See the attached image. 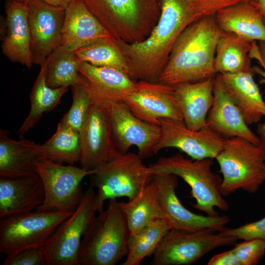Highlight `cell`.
<instances>
[{"label": "cell", "mask_w": 265, "mask_h": 265, "mask_svg": "<svg viewBox=\"0 0 265 265\" xmlns=\"http://www.w3.org/2000/svg\"><path fill=\"white\" fill-rule=\"evenodd\" d=\"M160 14L149 35L128 43L116 40L135 80L158 82L173 47L182 32L202 14L193 0H159Z\"/></svg>", "instance_id": "6da1fadb"}, {"label": "cell", "mask_w": 265, "mask_h": 265, "mask_svg": "<svg viewBox=\"0 0 265 265\" xmlns=\"http://www.w3.org/2000/svg\"><path fill=\"white\" fill-rule=\"evenodd\" d=\"M224 31L214 16H204L189 25L175 42L158 82L170 85L215 78L217 42Z\"/></svg>", "instance_id": "7a4b0ae2"}, {"label": "cell", "mask_w": 265, "mask_h": 265, "mask_svg": "<svg viewBox=\"0 0 265 265\" xmlns=\"http://www.w3.org/2000/svg\"><path fill=\"white\" fill-rule=\"evenodd\" d=\"M131 238L126 218L116 199L93 218L83 236L78 265H114L128 252Z\"/></svg>", "instance_id": "3957f363"}, {"label": "cell", "mask_w": 265, "mask_h": 265, "mask_svg": "<svg viewBox=\"0 0 265 265\" xmlns=\"http://www.w3.org/2000/svg\"><path fill=\"white\" fill-rule=\"evenodd\" d=\"M116 40L128 43L145 39L160 14L159 0H82Z\"/></svg>", "instance_id": "277c9868"}, {"label": "cell", "mask_w": 265, "mask_h": 265, "mask_svg": "<svg viewBox=\"0 0 265 265\" xmlns=\"http://www.w3.org/2000/svg\"><path fill=\"white\" fill-rule=\"evenodd\" d=\"M212 159H194L179 153L161 157L148 167L151 173H167L181 178L190 186L195 200L193 207L209 216H217L215 208L222 211L229 205L222 195L220 187L222 178L212 169Z\"/></svg>", "instance_id": "5b68a950"}, {"label": "cell", "mask_w": 265, "mask_h": 265, "mask_svg": "<svg viewBox=\"0 0 265 265\" xmlns=\"http://www.w3.org/2000/svg\"><path fill=\"white\" fill-rule=\"evenodd\" d=\"M216 159L222 175L224 197L238 190L255 193L265 182V154L259 146L240 137L225 138Z\"/></svg>", "instance_id": "8992f818"}, {"label": "cell", "mask_w": 265, "mask_h": 265, "mask_svg": "<svg viewBox=\"0 0 265 265\" xmlns=\"http://www.w3.org/2000/svg\"><path fill=\"white\" fill-rule=\"evenodd\" d=\"M138 154L119 153L112 160L95 169L91 186L96 187L98 213L104 210L107 200L119 197L132 199L153 179L154 174Z\"/></svg>", "instance_id": "52a82bcc"}, {"label": "cell", "mask_w": 265, "mask_h": 265, "mask_svg": "<svg viewBox=\"0 0 265 265\" xmlns=\"http://www.w3.org/2000/svg\"><path fill=\"white\" fill-rule=\"evenodd\" d=\"M74 211L34 210L0 219V252L13 256L26 249L41 248Z\"/></svg>", "instance_id": "ba28073f"}, {"label": "cell", "mask_w": 265, "mask_h": 265, "mask_svg": "<svg viewBox=\"0 0 265 265\" xmlns=\"http://www.w3.org/2000/svg\"><path fill=\"white\" fill-rule=\"evenodd\" d=\"M96 194L92 187L83 192L73 213L60 224L42 246L47 265H78L83 236L97 212Z\"/></svg>", "instance_id": "9c48e42d"}, {"label": "cell", "mask_w": 265, "mask_h": 265, "mask_svg": "<svg viewBox=\"0 0 265 265\" xmlns=\"http://www.w3.org/2000/svg\"><path fill=\"white\" fill-rule=\"evenodd\" d=\"M237 239L211 229L170 230L153 254L152 265H189L207 253L236 243Z\"/></svg>", "instance_id": "30bf717a"}, {"label": "cell", "mask_w": 265, "mask_h": 265, "mask_svg": "<svg viewBox=\"0 0 265 265\" xmlns=\"http://www.w3.org/2000/svg\"><path fill=\"white\" fill-rule=\"evenodd\" d=\"M94 171L71 164L66 165L49 160H39L37 163V173L43 185L45 199L35 210L74 211L83 194L81 187L82 180L93 174Z\"/></svg>", "instance_id": "8fae6325"}, {"label": "cell", "mask_w": 265, "mask_h": 265, "mask_svg": "<svg viewBox=\"0 0 265 265\" xmlns=\"http://www.w3.org/2000/svg\"><path fill=\"white\" fill-rule=\"evenodd\" d=\"M80 134L79 163L82 168L95 170L120 153L115 144L107 107L93 100Z\"/></svg>", "instance_id": "7c38bea8"}, {"label": "cell", "mask_w": 265, "mask_h": 265, "mask_svg": "<svg viewBox=\"0 0 265 265\" xmlns=\"http://www.w3.org/2000/svg\"><path fill=\"white\" fill-rule=\"evenodd\" d=\"M159 140L154 154L166 148L178 149L194 159H215L225 138L205 126L199 130L188 128L184 120L162 119L159 122Z\"/></svg>", "instance_id": "4fadbf2b"}, {"label": "cell", "mask_w": 265, "mask_h": 265, "mask_svg": "<svg viewBox=\"0 0 265 265\" xmlns=\"http://www.w3.org/2000/svg\"><path fill=\"white\" fill-rule=\"evenodd\" d=\"M159 192V200L163 219L170 230L197 231L211 229L219 232L229 222L226 215H203L193 212L181 203L176 192L178 177L174 174H154Z\"/></svg>", "instance_id": "5bb4252c"}, {"label": "cell", "mask_w": 265, "mask_h": 265, "mask_svg": "<svg viewBox=\"0 0 265 265\" xmlns=\"http://www.w3.org/2000/svg\"><path fill=\"white\" fill-rule=\"evenodd\" d=\"M106 107L115 144L119 152L126 153L131 146H134L142 159L154 154L155 147L161 136L159 125L136 117L123 102L110 104Z\"/></svg>", "instance_id": "9a60e30c"}, {"label": "cell", "mask_w": 265, "mask_h": 265, "mask_svg": "<svg viewBox=\"0 0 265 265\" xmlns=\"http://www.w3.org/2000/svg\"><path fill=\"white\" fill-rule=\"evenodd\" d=\"M27 7L32 62L41 65L60 45L66 9L41 0H28Z\"/></svg>", "instance_id": "2e32d148"}, {"label": "cell", "mask_w": 265, "mask_h": 265, "mask_svg": "<svg viewBox=\"0 0 265 265\" xmlns=\"http://www.w3.org/2000/svg\"><path fill=\"white\" fill-rule=\"evenodd\" d=\"M123 102L134 115L152 124L159 125L162 119L183 120L173 85L137 81L135 90Z\"/></svg>", "instance_id": "e0dca14e"}, {"label": "cell", "mask_w": 265, "mask_h": 265, "mask_svg": "<svg viewBox=\"0 0 265 265\" xmlns=\"http://www.w3.org/2000/svg\"><path fill=\"white\" fill-rule=\"evenodd\" d=\"M77 69L92 100L106 106L123 102L136 88L137 81L115 68L96 66L78 59Z\"/></svg>", "instance_id": "ac0fdd59"}, {"label": "cell", "mask_w": 265, "mask_h": 265, "mask_svg": "<svg viewBox=\"0 0 265 265\" xmlns=\"http://www.w3.org/2000/svg\"><path fill=\"white\" fill-rule=\"evenodd\" d=\"M213 102L206 126L224 138L240 137L259 145V138L248 128L240 109L216 76L213 88Z\"/></svg>", "instance_id": "d6986e66"}, {"label": "cell", "mask_w": 265, "mask_h": 265, "mask_svg": "<svg viewBox=\"0 0 265 265\" xmlns=\"http://www.w3.org/2000/svg\"><path fill=\"white\" fill-rule=\"evenodd\" d=\"M27 1L5 2L6 32L1 39L3 53L13 62L28 68L32 66Z\"/></svg>", "instance_id": "ffe728a7"}, {"label": "cell", "mask_w": 265, "mask_h": 265, "mask_svg": "<svg viewBox=\"0 0 265 265\" xmlns=\"http://www.w3.org/2000/svg\"><path fill=\"white\" fill-rule=\"evenodd\" d=\"M111 37L83 1L76 0L65 9L62 38L58 48L75 52L98 40Z\"/></svg>", "instance_id": "44dd1931"}, {"label": "cell", "mask_w": 265, "mask_h": 265, "mask_svg": "<svg viewBox=\"0 0 265 265\" xmlns=\"http://www.w3.org/2000/svg\"><path fill=\"white\" fill-rule=\"evenodd\" d=\"M45 191L38 174L0 178V219L34 211L43 204Z\"/></svg>", "instance_id": "7402d4cb"}, {"label": "cell", "mask_w": 265, "mask_h": 265, "mask_svg": "<svg viewBox=\"0 0 265 265\" xmlns=\"http://www.w3.org/2000/svg\"><path fill=\"white\" fill-rule=\"evenodd\" d=\"M40 144L20 137L14 140L0 130V178H19L37 174Z\"/></svg>", "instance_id": "603a6c76"}, {"label": "cell", "mask_w": 265, "mask_h": 265, "mask_svg": "<svg viewBox=\"0 0 265 265\" xmlns=\"http://www.w3.org/2000/svg\"><path fill=\"white\" fill-rule=\"evenodd\" d=\"M252 70L216 76L241 112L248 125L258 123L265 113V102L253 79Z\"/></svg>", "instance_id": "cb8c5ba5"}, {"label": "cell", "mask_w": 265, "mask_h": 265, "mask_svg": "<svg viewBox=\"0 0 265 265\" xmlns=\"http://www.w3.org/2000/svg\"><path fill=\"white\" fill-rule=\"evenodd\" d=\"M214 79L174 85L183 120L192 130H200L206 125L208 112L213 102Z\"/></svg>", "instance_id": "d4e9b609"}, {"label": "cell", "mask_w": 265, "mask_h": 265, "mask_svg": "<svg viewBox=\"0 0 265 265\" xmlns=\"http://www.w3.org/2000/svg\"><path fill=\"white\" fill-rule=\"evenodd\" d=\"M214 19L223 31L234 33L251 41L265 42V24L255 2H240L217 11Z\"/></svg>", "instance_id": "484cf974"}, {"label": "cell", "mask_w": 265, "mask_h": 265, "mask_svg": "<svg viewBox=\"0 0 265 265\" xmlns=\"http://www.w3.org/2000/svg\"><path fill=\"white\" fill-rule=\"evenodd\" d=\"M133 236L153 221L163 219L157 184L154 179L128 202H119Z\"/></svg>", "instance_id": "4316f807"}, {"label": "cell", "mask_w": 265, "mask_h": 265, "mask_svg": "<svg viewBox=\"0 0 265 265\" xmlns=\"http://www.w3.org/2000/svg\"><path fill=\"white\" fill-rule=\"evenodd\" d=\"M255 41L224 31L217 43L214 66L217 74H234L253 69L249 53Z\"/></svg>", "instance_id": "83f0119b"}, {"label": "cell", "mask_w": 265, "mask_h": 265, "mask_svg": "<svg viewBox=\"0 0 265 265\" xmlns=\"http://www.w3.org/2000/svg\"><path fill=\"white\" fill-rule=\"evenodd\" d=\"M40 66L39 73L29 95L30 109L29 114L17 132L20 137L34 127L43 113L53 110L60 103L62 97L68 90V87L52 88L48 86L46 79V61Z\"/></svg>", "instance_id": "f1b7e54d"}, {"label": "cell", "mask_w": 265, "mask_h": 265, "mask_svg": "<svg viewBox=\"0 0 265 265\" xmlns=\"http://www.w3.org/2000/svg\"><path fill=\"white\" fill-rule=\"evenodd\" d=\"M80 152V132L60 122L53 136L39 147L40 160L61 164L79 162Z\"/></svg>", "instance_id": "f546056e"}, {"label": "cell", "mask_w": 265, "mask_h": 265, "mask_svg": "<svg viewBox=\"0 0 265 265\" xmlns=\"http://www.w3.org/2000/svg\"><path fill=\"white\" fill-rule=\"evenodd\" d=\"M75 52L81 61L96 66L115 68L130 77L127 60L113 37L98 40Z\"/></svg>", "instance_id": "4dcf8cb0"}, {"label": "cell", "mask_w": 265, "mask_h": 265, "mask_svg": "<svg viewBox=\"0 0 265 265\" xmlns=\"http://www.w3.org/2000/svg\"><path fill=\"white\" fill-rule=\"evenodd\" d=\"M78 58L75 52L56 48L47 57L46 79L52 88L71 86L81 83L82 77L77 69Z\"/></svg>", "instance_id": "1f68e13d"}, {"label": "cell", "mask_w": 265, "mask_h": 265, "mask_svg": "<svg viewBox=\"0 0 265 265\" xmlns=\"http://www.w3.org/2000/svg\"><path fill=\"white\" fill-rule=\"evenodd\" d=\"M170 228L163 219L155 220L136 235L131 236L128 252L122 265H139L153 255Z\"/></svg>", "instance_id": "d6a6232c"}, {"label": "cell", "mask_w": 265, "mask_h": 265, "mask_svg": "<svg viewBox=\"0 0 265 265\" xmlns=\"http://www.w3.org/2000/svg\"><path fill=\"white\" fill-rule=\"evenodd\" d=\"M71 87L73 103L60 122L80 132L88 117L92 99L81 82Z\"/></svg>", "instance_id": "836d02e7"}, {"label": "cell", "mask_w": 265, "mask_h": 265, "mask_svg": "<svg viewBox=\"0 0 265 265\" xmlns=\"http://www.w3.org/2000/svg\"><path fill=\"white\" fill-rule=\"evenodd\" d=\"M240 265H256L265 254V241L259 239L244 240L233 248Z\"/></svg>", "instance_id": "e575fe53"}, {"label": "cell", "mask_w": 265, "mask_h": 265, "mask_svg": "<svg viewBox=\"0 0 265 265\" xmlns=\"http://www.w3.org/2000/svg\"><path fill=\"white\" fill-rule=\"evenodd\" d=\"M222 234L237 239H259L265 241V216L263 218L239 227L231 228L224 227L219 231Z\"/></svg>", "instance_id": "d590c367"}, {"label": "cell", "mask_w": 265, "mask_h": 265, "mask_svg": "<svg viewBox=\"0 0 265 265\" xmlns=\"http://www.w3.org/2000/svg\"><path fill=\"white\" fill-rule=\"evenodd\" d=\"M2 265H47V261L41 248H30L13 256H6Z\"/></svg>", "instance_id": "8d00e7d4"}, {"label": "cell", "mask_w": 265, "mask_h": 265, "mask_svg": "<svg viewBox=\"0 0 265 265\" xmlns=\"http://www.w3.org/2000/svg\"><path fill=\"white\" fill-rule=\"evenodd\" d=\"M249 0H193L203 16H214L219 10Z\"/></svg>", "instance_id": "74e56055"}, {"label": "cell", "mask_w": 265, "mask_h": 265, "mask_svg": "<svg viewBox=\"0 0 265 265\" xmlns=\"http://www.w3.org/2000/svg\"><path fill=\"white\" fill-rule=\"evenodd\" d=\"M208 265H240L233 249L214 255L207 263Z\"/></svg>", "instance_id": "f35d334b"}, {"label": "cell", "mask_w": 265, "mask_h": 265, "mask_svg": "<svg viewBox=\"0 0 265 265\" xmlns=\"http://www.w3.org/2000/svg\"><path fill=\"white\" fill-rule=\"evenodd\" d=\"M250 57L257 59L261 66L265 69V42L259 41V45L254 43L249 54Z\"/></svg>", "instance_id": "ab89813d"}, {"label": "cell", "mask_w": 265, "mask_h": 265, "mask_svg": "<svg viewBox=\"0 0 265 265\" xmlns=\"http://www.w3.org/2000/svg\"><path fill=\"white\" fill-rule=\"evenodd\" d=\"M256 132L259 138V146L265 154V122L258 124Z\"/></svg>", "instance_id": "60d3db41"}, {"label": "cell", "mask_w": 265, "mask_h": 265, "mask_svg": "<svg viewBox=\"0 0 265 265\" xmlns=\"http://www.w3.org/2000/svg\"><path fill=\"white\" fill-rule=\"evenodd\" d=\"M52 6L66 9L72 2L76 0H41Z\"/></svg>", "instance_id": "b9f144b4"}, {"label": "cell", "mask_w": 265, "mask_h": 265, "mask_svg": "<svg viewBox=\"0 0 265 265\" xmlns=\"http://www.w3.org/2000/svg\"><path fill=\"white\" fill-rule=\"evenodd\" d=\"M255 3L262 13L263 21L265 24V0H257Z\"/></svg>", "instance_id": "7bdbcfd3"}, {"label": "cell", "mask_w": 265, "mask_h": 265, "mask_svg": "<svg viewBox=\"0 0 265 265\" xmlns=\"http://www.w3.org/2000/svg\"><path fill=\"white\" fill-rule=\"evenodd\" d=\"M253 69L256 74H258L262 77L260 80L261 84H265V69L262 70L258 66H253Z\"/></svg>", "instance_id": "ee69618b"}, {"label": "cell", "mask_w": 265, "mask_h": 265, "mask_svg": "<svg viewBox=\"0 0 265 265\" xmlns=\"http://www.w3.org/2000/svg\"><path fill=\"white\" fill-rule=\"evenodd\" d=\"M14 0L20 1H27L28 0Z\"/></svg>", "instance_id": "f6af8a7d"}, {"label": "cell", "mask_w": 265, "mask_h": 265, "mask_svg": "<svg viewBox=\"0 0 265 265\" xmlns=\"http://www.w3.org/2000/svg\"><path fill=\"white\" fill-rule=\"evenodd\" d=\"M249 0L252 2H256L257 1V0Z\"/></svg>", "instance_id": "bcb514c9"}]
</instances>
